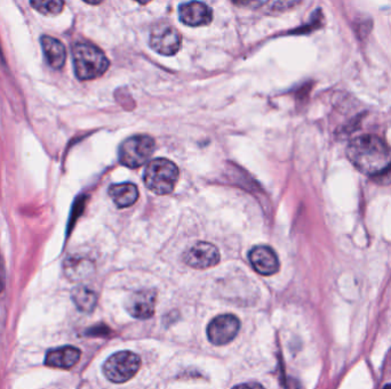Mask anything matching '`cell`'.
<instances>
[{
    "label": "cell",
    "instance_id": "cell-1",
    "mask_svg": "<svg viewBox=\"0 0 391 389\" xmlns=\"http://www.w3.org/2000/svg\"><path fill=\"white\" fill-rule=\"evenodd\" d=\"M347 157L365 175L379 176L391 167L390 148L376 135L358 136L350 141Z\"/></svg>",
    "mask_w": 391,
    "mask_h": 389
},
{
    "label": "cell",
    "instance_id": "cell-2",
    "mask_svg": "<svg viewBox=\"0 0 391 389\" xmlns=\"http://www.w3.org/2000/svg\"><path fill=\"white\" fill-rule=\"evenodd\" d=\"M73 68L79 80H93L109 69V60L104 51L92 44L80 43L73 46Z\"/></svg>",
    "mask_w": 391,
    "mask_h": 389
},
{
    "label": "cell",
    "instance_id": "cell-3",
    "mask_svg": "<svg viewBox=\"0 0 391 389\" xmlns=\"http://www.w3.org/2000/svg\"><path fill=\"white\" fill-rule=\"evenodd\" d=\"M143 179L151 192L158 196H166L175 189L179 181V170L173 161L157 158L148 163Z\"/></svg>",
    "mask_w": 391,
    "mask_h": 389
},
{
    "label": "cell",
    "instance_id": "cell-4",
    "mask_svg": "<svg viewBox=\"0 0 391 389\" xmlns=\"http://www.w3.org/2000/svg\"><path fill=\"white\" fill-rule=\"evenodd\" d=\"M155 139L148 135H137L125 139L119 148V161L128 168H139L148 162L155 152Z\"/></svg>",
    "mask_w": 391,
    "mask_h": 389
},
{
    "label": "cell",
    "instance_id": "cell-5",
    "mask_svg": "<svg viewBox=\"0 0 391 389\" xmlns=\"http://www.w3.org/2000/svg\"><path fill=\"white\" fill-rule=\"evenodd\" d=\"M141 366V359L130 350H122L113 354L104 364V374L108 381L123 383L130 381Z\"/></svg>",
    "mask_w": 391,
    "mask_h": 389
},
{
    "label": "cell",
    "instance_id": "cell-6",
    "mask_svg": "<svg viewBox=\"0 0 391 389\" xmlns=\"http://www.w3.org/2000/svg\"><path fill=\"white\" fill-rule=\"evenodd\" d=\"M181 34L176 27L166 22H161L152 27L149 44L156 53L165 56H173L181 47Z\"/></svg>",
    "mask_w": 391,
    "mask_h": 389
},
{
    "label": "cell",
    "instance_id": "cell-7",
    "mask_svg": "<svg viewBox=\"0 0 391 389\" xmlns=\"http://www.w3.org/2000/svg\"><path fill=\"white\" fill-rule=\"evenodd\" d=\"M240 321L232 314H225L214 317L207 326L209 340L216 346L228 345L236 338L240 332Z\"/></svg>",
    "mask_w": 391,
    "mask_h": 389
},
{
    "label": "cell",
    "instance_id": "cell-8",
    "mask_svg": "<svg viewBox=\"0 0 391 389\" xmlns=\"http://www.w3.org/2000/svg\"><path fill=\"white\" fill-rule=\"evenodd\" d=\"M221 260L220 251L209 242L199 241L189 248L183 255V260L192 269H206L218 265Z\"/></svg>",
    "mask_w": 391,
    "mask_h": 389
},
{
    "label": "cell",
    "instance_id": "cell-9",
    "mask_svg": "<svg viewBox=\"0 0 391 389\" xmlns=\"http://www.w3.org/2000/svg\"><path fill=\"white\" fill-rule=\"evenodd\" d=\"M156 299L157 295L154 290H139L128 297L125 307L130 317L147 320L155 313Z\"/></svg>",
    "mask_w": 391,
    "mask_h": 389
},
{
    "label": "cell",
    "instance_id": "cell-10",
    "mask_svg": "<svg viewBox=\"0 0 391 389\" xmlns=\"http://www.w3.org/2000/svg\"><path fill=\"white\" fill-rule=\"evenodd\" d=\"M249 262L259 274L264 276L276 274L279 271V260L273 248L256 245L249 251Z\"/></svg>",
    "mask_w": 391,
    "mask_h": 389
},
{
    "label": "cell",
    "instance_id": "cell-11",
    "mask_svg": "<svg viewBox=\"0 0 391 389\" xmlns=\"http://www.w3.org/2000/svg\"><path fill=\"white\" fill-rule=\"evenodd\" d=\"M180 21L189 27L209 25L213 21V12L206 4L200 1L181 4L179 7Z\"/></svg>",
    "mask_w": 391,
    "mask_h": 389
},
{
    "label": "cell",
    "instance_id": "cell-12",
    "mask_svg": "<svg viewBox=\"0 0 391 389\" xmlns=\"http://www.w3.org/2000/svg\"><path fill=\"white\" fill-rule=\"evenodd\" d=\"M80 350L73 346H63L49 350L46 355L45 364L58 369H70L75 366L80 359Z\"/></svg>",
    "mask_w": 391,
    "mask_h": 389
},
{
    "label": "cell",
    "instance_id": "cell-13",
    "mask_svg": "<svg viewBox=\"0 0 391 389\" xmlns=\"http://www.w3.org/2000/svg\"><path fill=\"white\" fill-rule=\"evenodd\" d=\"M46 60L53 69H61L66 63L67 51L60 40L54 37L43 36L40 39Z\"/></svg>",
    "mask_w": 391,
    "mask_h": 389
},
{
    "label": "cell",
    "instance_id": "cell-14",
    "mask_svg": "<svg viewBox=\"0 0 391 389\" xmlns=\"http://www.w3.org/2000/svg\"><path fill=\"white\" fill-rule=\"evenodd\" d=\"M109 196L118 208H128L137 203L139 190L137 185L132 183L113 184L109 187Z\"/></svg>",
    "mask_w": 391,
    "mask_h": 389
},
{
    "label": "cell",
    "instance_id": "cell-15",
    "mask_svg": "<svg viewBox=\"0 0 391 389\" xmlns=\"http://www.w3.org/2000/svg\"><path fill=\"white\" fill-rule=\"evenodd\" d=\"M94 271V264L82 257L68 258L64 264V272L70 280L79 281L87 278Z\"/></svg>",
    "mask_w": 391,
    "mask_h": 389
},
{
    "label": "cell",
    "instance_id": "cell-16",
    "mask_svg": "<svg viewBox=\"0 0 391 389\" xmlns=\"http://www.w3.org/2000/svg\"><path fill=\"white\" fill-rule=\"evenodd\" d=\"M71 297L79 311L84 313H91L94 311L97 304V295L94 290L85 286H79L73 289Z\"/></svg>",
    "mask_w": 391,
    "mask_h": 389
},
{
    "label": "cell",
    "instance_id": "cell-17",
    "mask_svg": "<svg viewBox=\"0 0 391 389\" xmlns=\"http://www.w3.org/2000/svg\"><path fill=\"white\" fill-rule=\"evenodd\" d=\"M30 5L44 15H58L62 12L64 3L60 0H36L31 1Z\"/></svg>",
    "mask_w": 391,
    "mask_h": 389
},
{
    "label": "cell",
    "instance_id": "cell-18",
    "mask_svg": "<svg viewBox=\"0 0 391 389\" xmlns=\"http://www.w3.org/2000/svg\"><path fill=\"white\" fill-rule=\"evenodd\" d=\"M232 389H266L259 383H245L237 385Z\"/></svg>",
    "mask_w": 391,
    "mask_h": 389
},
{
    "label": "cell",
    "instance_id": "cell-19",
    "mask_svg": "<svg viewBox=\"0 0 391 389\" xmlns=\"http://www.w3.org/2000/svg\"><path fill=\"white\" fill-rule=\"evenodd\" d=\"M4 286H5V274H4L3 265L0 262V291L3 290Z\"/></svg>",
    "mask_w": 391,
    "mask_h": 389
},
{
    "label": "cell",
    "instance_id": "cell-20",
    "mask_svg": "<svg viewBox=\"0 0 391 389\" xmlns=\"http://www.w3.org/2000/svg\"><path fill=\"white\" fill-rule=\"evenodd\" d=\"M385 389H391V385H390V386H387V387H385Z\"/></svg>",
    "mask_w": 391,
    "mask_h": 389
}]
</instances>
